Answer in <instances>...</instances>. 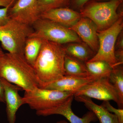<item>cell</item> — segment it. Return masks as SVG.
Listing matches in <instances>:
<instances>
[{
    "instance_id": "6da1fadb",
    "label": "cell",
    "mask_w": 123,
    "mask_h": 123,
    "mask_svg": "<svg viewBox=\"0 0 123 123\" xmlns=\"http://www.w3.org/2000/svg\"><path fill=\"white\" fill-rule=\"evenodd\" d=\"M66 55L63 44L43 40L33 66L39 88L65 76L64 62Z\"/></svg>"
},
{
    "instance_id": "7a4b0ae2",
    "label": "cell",
    "mask_w": 123,
    "mask_h": 123,
    "mask_svg": "<svg viewBox=\"0 0 123 123\" xmlns=\"http://www.w3.org/2000/svg\"><path fill=\"white\" fill-rule=\"evenodd\" d=\"M0 77L25 91L39 88L34 68L22 54L5 53L0 62Z\"/></svg>"
},
{
    "instance_id": "3957f363",
    "label": "cell",
    "mask_w": 123,
    "mask_h": 123,
    "mask_svg": "<svg viewBox=\"0 0 123 123\" xmlns=\"http://www.w3.org/2000/svg\"><path fill=\"white\" fill-rule=\"evenodd\" d=\"M123 0L99 2L91 0L79 11L81 17L89 18L97 26L98 31L108 29L123 16Z\"/></svg>"
},
{
    "instance_id": "277c9868",
    "label": "cell",
    "mask_w": 123,
    "mask_h": 123,
    "mask_svg": "<svg viewBox=\"0 0 123 123\" xmlns=\"http://www.w3.org/2000/svg\"><path fill=\"white\" fill-rule=\"evenodd\" d=\"M33 32L31 26L10 19L6 25L0 26L2 48L8 53L24 55L26 40Z\"/></svg>"
},
{
    "instance_id": "5b68a950",
    "label": "cell",
    "mask_w": 123,
    "mask_h": 123,
    "mask_svg": "<svg viewBox=\"0 0 123 123\" xmlns=\"http://www.w3.org/2000/svg\"><path fill=\"white\" fill-rule=\"evenodd\" d=\"M32 26L33 32L30 36L62 44L82 42L68 27L48 19L40 18Z\"/></svg>"
},
{
    "instance_id": "8992f818",
    "label": "cell",
    "mask_w": 123,
    "mask_h": 123,
    "mask_svg": "<svg viewBox=\"0 0 123 123\" xmlns=\"http://www.w3.org/2000/svg\"><path fill=\"white\" fill-rule=\"evenodd\" d=\"M123 17L120 18L108 29L98 31V50L93 57L88 61L106 62L113 68L118 65L115 56V46L118 36L123 31Z\"/></svg>"
},
{
    "instance_id": "52a82bcc",
    "label": "cell",
    "mask_w": 123,
    "mask_h": 123,
    "mask_svg": "<svg viewBox=\"0 0 123 123\" xmlns=\"http://www.w3.org/2000/svg\"><path fill=\"white\" fill-rule=\"evenodd\" d=\"M74 93L37 88L30 91H25L23 99L24 104L36 111L57 105L65 101Z\"/></svg>"
},
{
    "instance_id": "ba28073f",
    "label": "cell",
    "mask_w": 123,
    "mask_h": 123,
    "mask_svg": "<svg viewBox=\"0 0 123 123\" xmlns=\"http://www.w3.org/2000/svg\"><path fill=\"white\" fill-rule=\"evenodd\" d=\"M86 96L103 101L112 100L119 104L118 94L110 82L108 77L100 78L86 85L77 91L74 97Z\"/></svg>"
},
{
    "instance_id": "9c48e42d",
    "label": "cell",
    "mask_w": 123,
    "mask_h": 123,
    "mask_svg": "<svg viewBox=\"0 0 123 123\" xmlns=\"http://www.w3.org/2000/svg\"><path fill=\"white\" fill-rule=\"evenodd\" d=\"M10 19L32 26L40 18L38 0H17L9 9Z\"/></svg>"
},
{
    "instance_id": "30bf717a",
    "label": "cell",
    "mask_w": 123,
    "mask_h": 123,
    "mask_svg": "<svg viewBox=\"0 0 123 123\" xmlns=\"http://www.w3.org/2000/svg\"><path fill=\"white\" fill-rule=\"evenodd\" d=\"M74 95H72L63 102L54 107L36 112L38 116H47L54 115L63 116L70 123H91L98 120L94 113L89 111L82 118H80L73 112L72 109V103Z\"/></svg>"
},
{
    "instance_id": "8fae6325",
    "label": "cell",
    "mask_w": 123,
    "mask_h": 123,
    "mask_svg": "<svg viewBox=\"0 0 123 123\" xmlns=\"http://www.w3.org/2000/svg\"><path fill=\"white\" fill-rule=\"evenodd\" d=\"M95 53L99 47L98 29L95 24L87 18L81 17L74 25L69 28Z\"/></svg>"
},
{
    "instance_id": "7c38bea8",
    "label": "cell",
    "mask_w": 123,
    "mask_h": 123,
    "mask_svg": "<svg viewBox=\"0 0 123 123\" xmlns=\"http://www.w3.org/2000/svg\"><path fill=\"white\" fill-rule=\"evenodd\" d=\"M1 79L4 90L7 120L8 123H15L16 113L21 106L24 104L23 97L19 94V91L23 90L1 78Z\"/></svg>"
},
{
    "instance_id": "4fadbf2b",
    "label": "cell",
    "mask_w": 123,
    "mask_h": 123,
    "mask_svg": "<svg viewBox=\"0 0 123 123\" xmlns=\"http://www.w3.org/2000/svg\"><path fill=\"white\" fill-rule=\"evenodd\" d=\"M102 77L93 76L78 77L64 76L60 79L46 84L40 88L61 92H73L74 94L77 91L86 85Z\"/></svg>"
},
{
    "instance_id": "5bb4252c",
    "label": "cell",
    "mask_w": 123,
    "mask_h": 123,
    "mask_svg": "<svg viewBox=\"0 0 123 123\" xmlns=\"http://www.w3.org/2000/svg\"><path fill=\"white\" fill-rule=\"evenodd\" d=\"M81 17L80 12L69 7L52 9L40 13V18L48 19L69 28Z\"/></svg>"
},
{
    "instance_id": "9a60e30c",
    "label": "cell",
    "mask_w": 123,
    "mask_h": 123,
    "mask_svg": "<svg viewBox=\"0 0 123 123\" xmlns=\"http://www.w3.org/2000/svg\"><path fill=\"white\" fill-rule=\"evenodd\" d=\"M76 101L83 103L86 107L94 113L99 123H119L117 117L102 106L97 105L90 98L83 95L75 96Z\"/></svg>"
},
{
    "instance_id": "2e32d148",
    "label": "cell",
    "mask_w": 123,
    "mask_h": 123,
    "mask_svg": "<svg viewBox=\"0 0 123 123\" xmlns=\"http://www.w3.org/2000/svg\"><path fill=\"white\" fill-rule=\"evenodd\" d=\"M64 48L66 54L84 63L91 59L96 54L83 42L69 43Z\"/></svg>"
},
{
    "instance_id": "e0dca14e",
    "label": "cell",
    "mask_w": 123,
    "mask_h": 123,
    "mask_svg": "<svg viewBox=\"0 0 123 123\" xmlns=\"http://www.w3.org/2000/svg\"><path fill=\"white\" fill-rule=\"evenodd\" d=\"M65 76L86 77L90 76L85 63L66 54L64 62Z\"/></svg>"
},
{
    "instance_id": "ac0fdd59",
    "label": "cell",
    "mask_w": 123,
    "mask_h": 123,
    "mask_svg": "<svg viewBox=\"0 0 123 123\" xmlns=\"http://www.w3.org/2000/svg\"><path fill=\"white\" fill-rule=\"evenodd\" d=\"M43 40L37 37L30 36L25 43L24 55L27 61L33 67L41 50Z\"/></svg>"
},
{
    "instance_id": "d6986e66",
    "label": "cell",
    "mask_w": 123,
    "mask_h": 123,
    "mask_svg": "<svg viewBox=\"0 0 123 123\" xmlns=\"http://www.w3.org/2000/svg\"><path fill=\"white\" fill-rule=\"evenodd\" d=\"M110 82L114 86L118 95L119 108L123 109V68L118 65L113 68L108 77Z\"/></svg>"
},
{
    "instance_id": "ffe728a7",
    "label": "cell",
    "mask_w": 123,
    "mask_h": 123,
    "mask_svg": "<svg viewBox=\"0 0 123 123\" xmlns=\"http://www.w3.org/2000/svg\"><path fill=\"white\" fill-rule=\"evenodd\" d=\"M85 63L90 76L108 77L113 69L110 64L102 61H88Z\"/></svg>"
},
{
    "instance_id": "44dd1931",
    "label": "cell",
    "mask_w": 123,
    "mask_h": 123,
    "mask_svg": "<svg viewBox=\"0 0 123 123\" xmlns=\"http://www.w3.org/2000/svg\"><path fill=\"white\" fill-rule=\"evenodd\" d=\"M40 13L43 11L52 9L70 7V0H38Z\"/></svg>"
},
{
    "instance_id": "7402d4cb",
    "label": "cell",
    "mask_w": 123,
    "mask_h": 123,
    "mask_svg": "<svg viewBox=\"0 0 123 123\" xmlns=\"http://www.w3.org/2000/svg\"><path fill=\"white\" fill-rule=\"evenodd\" d=\"M101 105L109 112L114 113L117 117L119 123H123V109L115 108L110 104L109 101H103Z\"/></svg>"
},
{
    "instance_id": "603a6c76",
    "label": "cell",
    "mask_w": 123,
    "mask_h": 123,
    "mask_svg": "<svg viewBox=\"0 0 123 123\" xmlns=\"http://www.w3.org/2000/svg\"><path fill=\"white\" fill-rule=\"evenodd\" d=\"M11 6L3 7L0 8V26H3L8 22L10 18L8 15L9 9Z\"/></svg>"
},
{
    "instance_id": "cb8c5ba5",
    "label": "cell",
    "mask_w": 123,
    "mask_h": 123,
    "mask_svg": "<svg viewBox=\"0 0 123 123\" xmlns=\"http://www.w3.org/2000/svg\"><path fill=\"white\" fill-rule=\"evenodd\" d=\"M91 0H70V8L79 12L80 10Z\"/></svg>"
},
{
    "instance_id": "d4e9b609",
    "label": "cell",
    "mask_w": 123,
    "mask_h": 123,
    "mask_svg": "<svg viewBox=\"0 0 123 123\" xmlns=\"http://www.w3.org/2000/svg\"><path fill=\"white\" fill-rule=\"evenodd\" d=\"M123 50V31L120 32L117 39L115 46V50Z\"/></svg>"
},
{
    "instance_id": "484cf974",
    "label": "cell",
    "mask_w": 123,
    "mask_h": 123,
    "mask_svg": "<svg viewBox=\"0 0 123 123\" xmlns=\"http://www.w3.org/2000/svg\"><path fill=\"white\" fill-rule=\"evenodd\" d=\"M17 0H0V7L12 6Z\"/></svg>"
},
{
    "instance_id": "4316f807",
    "label": "cell",
    "mask_w": 123,
    "mask_h": 123,
    "mask_svg": "<svg viewBox=\"0 0 123 123\" xmlns=\"http://www.w3.org/2000/svg\"><path fill=\"white\" fill-rule=\"evenodd\" d=\"M0 102L5 103L4 90L1 79L0 77Z\"/></svg>"
},
{
    "instance_id": "83f0119b",
    "label": "cell",
    "mask_w": 123,
    "mask_h": 123,
    "mask_svg": "<svg viewBox=\"0 0 123 123\" xmlns=\"http://www.w3.org/2000/svg\"><path fill=\"white\" fill-rule=\"evenodd\" d=\"M5 53H4L3 50H2V48L0 47V62L2 59L3 56L4 55Z\"/></svg>"
},
{
    "instance_id": "f1b7e54d",
    "label": "cell",
    "mask_w": 123,
    "mask_h": 123,
    "mask_svg": "<svg viewBox=\"0 0 123 123\" xmlns=\"http://www.w3.org/2000/svg\"><path fill=\"white\" fill-rule=\"evenodd\" d=\"M56 123H68L66 120H60L59 121H57Z\"/></svg>"
},
{
    "instance_id": "f546056e",
    "label": "cell",
    "mask_w": 123,
    "mask_h": 123,
    "mask_svg": "<svg viewBox=\"0 0 123 123\" xmlns=\"http://www.w3.org/2000/svg\"><path fill=\"white\" fill-rule=\"evenodd\" d=\"M95 0L97 1H99V2H103V1H110L112 0Z\"/></svg>"
}]
</instances>
